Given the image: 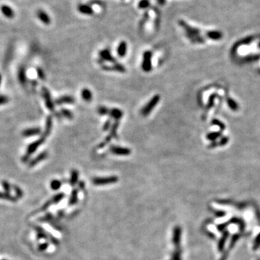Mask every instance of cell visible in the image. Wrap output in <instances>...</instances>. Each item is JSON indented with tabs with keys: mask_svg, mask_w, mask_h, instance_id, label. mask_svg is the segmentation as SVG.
<instances>
[{
	"mask_svg": "<svg viewBox=\"0 0 260 260\" xmlns=\"http://www.w3.org/2000/svg\"><path fill=\"white\" fill-rule=\"evenodd\" d=\"M53 126V120L52 117L51 116H48L46 118V128H45V131L43 132V135H46V137H48L50 135L51 131H52Z\"/></svg>",
	"mask_w": 260,
	"mask_h": 260,
	"instance_id": "d6986e66",
	"label": "cell"
},
{
	"mask_svg": "<svg viewBox=\"0 0 260 260\" xmlns=\"http://www.w3.org/2000/svg\"><path fill=\"white\" fill-rule=\"evenodd\" d=\"M7 102H8V98L4 95L0 96V105L5 104V103H6Z\"/></svg>",
	"mask_w": 260,
	"mask_h": 260,
	"instance_id": "4dcf8cb0",
	"label": "cell"
},
{
	"mask_svg": "<svg viewBox=\"0 0 260 260\" xmlns=\"http://www.w3.org/2000/svg\"><path fill=\"white\" fill-rule=\"evenodd\" d=\"M75 101V98L73 97H72V96L64 95L60 97L59 98H58L57 100H56L55 103L57 105H62L65 104V103H69V104H71V103H74Z\"/></svg>",
	"mask_w": 260,
	"mask_h": 260,
	"instance_id": "7c38bea8",
	"label": "cell"
},
{
	"mask_svg": "<svg viewBox=\"0 0 260 260\" xmlns=\"http://www.w3.org/2000/svg\"><path fill=\"white\" fill-rule=\"evenodd\" d=\"M61 114L62 116H63L64 117L69 118V119H72L73 118V114L70 111L67 110L66 108H62L61 110Z\"/></svg>",
	"mask_w": 260,
	"mask_h": 260,
	"instance_id": "603a6c76",
	"label": "cell"
},
{
	"mask_svg": "<svg viewBox=\"0 0 260 260\" xmlns=\"http://www.w3.org/2000/svg\"><path fill=\"white\" fill-rule=\"evenodd\" d=\"M111 127V121L110 120H107L106 122H105V123L104 124V125H103V129L104 130V131H107V130L110 129Z\"/></svg>",
	"mask_w": 260,
	"mask_h": 260,
	"instance_id": "1f68e13d",
	"label": "cell"
},
{
	"mask_svg": "<svg viewBox=\"0 0 260 260\" xmlns=\"http://www.w3.org/2000/svg\"><path fill=\"white\" fill-rule=\"evenodd\" d=\"M109 112H110V110L105 106H100L99 108H98V113L100 115H102V116L108 114Z\"/></svg>",
	"mask_w": 260,
	"mask_h": 260,
	"instance_id": "4316f807",
	"label": "cell"
},
{
	"mask_svg": "<svg viewBox=\"0 0 260 260\" xmlns=\"http://www.w3.org/2000/svg\"><path fill=\"white\" fill-rule=\"evenodd\" d=\"M228 105L231 108L233 109V111H236V109L238 108V105L231 99L228 100Z\"/></svg>",
	"mask_w": 260,
	"mask_h": 260,
	"instance_id": "f1b7e54d",
	"label": "cell"
},
{
	"mask_svg": "<svg viewBox=\"0 0 260 260\" xmlns=\"http://www.w3.org/2000/svg\"><path fill=\"white\" fill-rule=\"evenodd\" d=\"M18 79L22 85H25L26 83V76H25V69L21 68L19 70L18 72Z\"/></svg>",
	"mask_w": 260,
	"mask_h": 260,
	"instance_id": "44dd1931",
	"label": "cell"
},
{
	"mask_svg": "<svg viewBox=\"0 0 260 260\" xmlns=\"http://www.w3.org/2000/svg\"><path fill=\"white\" fill-rule=\"evenodd\" d=\"M219 135H220V134H214V133H212V134H210V135H208V136H207V137H208V139H211V140H213V139H215L218 136H219Z\"/></svg>",
	"mask_w": 260,
	"mask_h": 260,
	"instance_id": "d6a6232c",
	"label": "cell"
},
{
	"mask_svg": "<svg viewBox=\"0 0 260 260\" xmlns=\"http://www.w3.org/2000/svg\"><path fill=\"white\" fill-rule=\"evenodd\" d=\"M37 16L39 20H40L43 24H45V25H49L51 23L50 17L48 16V15L47 14L45 11L42 10V9L38 10Z\"/></svg>",
	"mask_w": 260,
	"mask_h": 260,
	"instance_id": "9c48e42d",
	"label": "cell"
},
{
	"mask_svg": "<svg viewBox=\"0 0 260 260\" xmlns=\"http://www.w3.org/2000/svg\"><path fill=\"white\" fill-rule=\"evenodd\" d=\"M100 56L103 60L107 62H112V63H115L116 62V60L115 59V58L112 55L111 52H109L108 49H103L100 52Z\"/></svg>",
	"mask_w": 260,
	"mask_h": 260,
	"instance_id": "ba28073f",
	"label": "cell"
},
{
	"mask_svg": "<svg viewBox=\"0 0 260 260\" xmlns=\"http://www.w3.org/2000/svg\"><path fill=\"white\" fill-rule=\"evenodd\" d=\"M42 93L47 108L49 109L51 112H54V104L53 103L52 98H51V95L48 90L46 88H43Z\"/></svg>",
	"mask_w": 260,
	"mask_h": 260,
	"instance_id": "8992f818",
	"label": "cell"
},
{
	"mask_svg": "<svg viewBox=\"0 0 260 260\" xmlns=\"http://www.w3.org/2000/svg\"><path fill=\"white\" fill-rule=\"evenodd\" d=\"M41 132V130L40 128L35 127V128H31V129H27L24 130L22 132V135L24 137H31V136H35V135H40Z\"/></svg>",
	"mask_w": 260,
	"mask_h": 260,
	"instance_id": "4fadbf2b",
	"label": "cell"
},
{
	"mask_svg": "<svg viewBox=\"0 0 260 260\" xmlns=\"http://www.w3.org/2000/svg\"><path fill=\"white\" fill-rule=\"evenodd\" d=\"M61 186V182L58 180H53L51 182V188L54 190H57Z\"/></svg>",
	"mask_w": 260,
	"mask_h": 260,
	"instance_id": "484cf974",
	"label": "cell"
},
{
	"mask_svg": "<svg viewBox=\"0 0 260 260\" xmlns=\"http://www.w3.org/2000/svg\"><path fill=\"white\" fill-rule=\"evenodd\" d=\"M78 171L73 170L71 173V178H70V183L72 185H74L77 183L78 180Z\"/></svg>",
	"mask_w": 260,
	"mask_h": 260,
	"instance_id": "7402d4cb",
	"label": "cell"
},
{
	"mask_svg": "<svg viewBox=\"0 0 260 260\" xmlns=\"http://www.w3.org/2000/svg\"><path fill=\"white\" fill-rule=\"evenodd\" d=\"M1 82H2V77H1V75H0V85H1Z\"/></svg>",
	"mask_w": 260,
	"mask_h": 260,
	"instance_id": "e575fe53",
	"label": "cell"
},
{
	"mask_svg": "<svg viewBox=\"0 0 260 260\" xmlns=\"http://www.w3.org/2000/svg\"><path fill=\"white\" fill-rule=\"evenodd\" d=\"M109 114H110V116H112V118H114L116 121H118V120H119L120 118H122V116H123V112H122V111L116 108L111 109L110 112H109Z\"/></svg>",
	"mask_w": 260,
	"mask_h": 260,
	"instance_id": "ac0fdd59",
	"label": "cell"
},
{
	"mask_svg": "<svg viewBox=\"0 0 260 260\" xmlns=\"http://www.w3.org/2000/svg\"><path fill=\"white\" fill-rule=\"evenodd\" d=\"M127 44L125 41H122L118 44V46L117 48V54L120 57H124V56L127 54Z\"/></svg>",
	"mask_w": 260,
	"mask_h": 260,
	"instance_id": "e0dca14e",
	"label": "cell"
},
{
	"mask_svg": "<svg viewBox=\"0 0 260 260\" xmlns=\"http://www.w3.org/2000/svg\"><path fill=\"white\" fill-rule=\"evenodd\" d=\"M160 95H155L152 98L149 102L147 103L146 105H145L144 107L142 108L141 111V114L143 116H147L148 115L152 112V109L157 105L158 102L160 101Z\"/></svg>",
	"mask_w": 260,
	"mask_h": 260,
	"instance_id": "3957f363",
	"label": "cell"
},
{
	"mask_svg": "<svg viewBox=\"0 0 260 260\" xmlns=\"http://www.w3.org/2000/svg\"><path fill=\"white\" fill-rule=\"evenodd\" d=\"M118 182V178L116 176H108L102 177V178H95L93 180V182L95 185H105V184H113Z\"/></svg>",
	"mask_w": 260,
	"mask_h": 260,
	"instance_id": "5b68a950",
	"label": "cell"
},
{
	"mask_svg": "<svg viewBox=\"0 0 260 260\" xmlns=\"http://www.w3.org/2000/svg\"><path fill=\"white\" fill-rule=\"evenodd\" d=\"M150 2L149 0H141L138 4V7L139 9H146L150 6Z\"/></svg>",
	"mask_w": 260,
	"mask_h": 260,
	"instance_id": "d4e9b609",
	"label": "cell"
},
{
	"mask_svg": "<svg viewBox=\"0 0 260 260\" xmlns=\"http://www.w3.org/2000/svg\"><path fill=\"white\" fill-rule=\"evenodd\" d=\"M207 36H208L209 38L212 39V40L218 41V40H220V39L223 38V33L220 31H208V33H207Z\"/></svg>",
	"mask_w": 260,
	"mask_h": 260,
	"instance_id": "2e32d148",
	"label": "cell"
},
{
	"mask_svg": "<svg viewBox=\"0 0 260 260\" xmlns=\"http://www.w3.org/2000/svg\"><path fill=\"white\" fill-rule=\"evenodd\" d=\"M178 24L184 28V31H186V36L189 39L190 41L194 39L198 35H200V31L198 28H196L194 27L190 26L189 24H187V22H186L184 20H179L178 21Z\"/></svg>",
	"mask_w": 260,
	"mask_h": 260,
	"instance_id": "7a4b0ae2",
	"label": "cell"
},
{
	"mask_svg": "<svg viewBox=\"0 0 260 260\" xmlns=\"http://www.w3.org/2000/svg\"><path fill=\"white\" fill-rule=\"evenodd\" d=\"M158 5H161V6H163V5H164V4L165 3V0H157Z\"/></svg>",
	"mask_w": 260,
	"mask_h": 260,
	"instance_id": "836d02e7",
	"label": "cell"
},
{
	"mask_svg": "<svg viewBox=\"0 0 260 260\" xmlns=\"http://www.w3.org/2000/svg\"><path fill=\"white\" fill-rule=\"evenodd\" d=\"M103 69H104V70L116 71V72H126V68L124 67V66L118 63L114 64V65H113L112 67H109V66L104 65L103 67Z\"/></svg>",
	"mask_w": 260,
	"mask_h": 260,
	"instance_id": "30bf717a",
	"label": "cell"
},
{
	"mask_svg": "<svg viewBox=\"0 0 260 260\" xmlns=\"http://www.w3.org/2000/svg\"><path fill=\"white\" fill-rule=\"evenodd\" d=\"M81 95H82V97L84 101H87V102H89V101H91L92 97H93L91 91H90L89 89H88V88H84V89L82 90Z\"/></svg>",
	"mask_w": 260,
	"mask_h": 260,
	"instance_id": "ffe728a7",
	"label": "cell"
},
{
	"mask_svg": "<svg viewBox=\"0 0 260 260\" xmlns=\"http://www.w3.org/2000/svg\"><path fill=\"white\" fill-rule=\"evenodd\" d=\"M78 9L80 13L87 15H91L94 12L93 8L88 5H80L78 7Z\"/></svg>",
	"mask_w": 260,
	"mask_h": 260,
	"instance_id": "5bb4252c",
	"label": "cell"
},
{
	"mask_svg": "<svg viewBox=\"0 0 260 260\" xmlns=\"http://www.w3.org/2000/svg\"><path fill=\"white\" fill-rule=\"evenodd\" d=\"M180 239V230L178 228L175 229L174 231V235H173V241L174 242V244H178V240Z\"/></svg>",
	"mask_w": 260,
	"mask_h": 260,
	"instance_id": "83f0119b",
	"label": "cell"
},
{
	"mask_svg": "<svg viewBox=\"0 0 260 260\" xmlns=\"http://www.w3.org/2000/svg\"><path fill=\"white\" fill-rule=\"evenodd\" d=\"M46 135H44L43 134L42 137H41L40 139H38V140L35 141V142H33V143H31V145H30L27 148V151H26V153L25 156H23V158H22V161L24 162V163H26L28 160H29V158L31 157V155L33 153V152H35V150H37L38 148H39V146H41V145L43 144V142H44L45 139L46 138Z\"/></svg>",
	"mask_w": 260,
	"mask_h": 260,
	"instance_id": "6da1fadb",
	"label": "cell"
},
{
	"mask_svg": "<svg viewBox=\"0 0 260 260\" xmlns=\"http://www.w3.org/2000/svg\"><path fill=\"white\" fill-rule=\"evenodd\" d=\"M152 52L150 51H147L143 54L142 69L145 72H149L152 69Z\"/></svg>",
	"mask_w": 260,
	"mask_h": 260,
	"instance_id": "277c9868",
	"label": "cell"
},
{
	"mask_svg": "<svg viewBox=\"0 0 260 260\" xmlns=\"http://www.w3.org/2000/svg\"><path fill=\"white\" fill-rule=\"evenodd\" d=\"M37 74H38V78L41 79V80H43V79L45 78V74L41 69L40 68L37 69Z\"/></svg>",
	"mask_w": 260,
	"mask_h": 260,
	"instance_id": "f546056e",
	"label": "cell"
},
{
	"mask_svg": "<svg viewBox=\"0 0 260 260\" xmlns=\"http://www.w3.org/2000/svg\"><path fill=\"white\" fill-rule=\"evenodd\" d=\"M1 11L2 14L7 18H13L15 16L14 10L11 8L10 7L7 6V5H2L1 7Z\"/></svg>",
	"mask_w": 260,
	"mask_h": 260,
	"instance_id": "9a60e30c",
	"label": "cell"
},
{
	"mask_svg": "<svg viewBox=\"0 0 260 260\" xmlns=\"http://www.w3.org/2000/svg\"><path fill=\"white\" fill-rule=\"evenodd\" d=\"M47 155H48V153H47L46 152H41V153L38 154L36 157L33 158L32 161H31V162H30L29 163V165L31 167H32V166H34L35 165H37L38 163H40V162L43 161V160L46 159L47 158Z\"/></svg>",
	"mask_w": 260,
	"mask_h": 260,
	"instance_id": "8fae6325",
	"label": "cell"
},
{
	"mask_svg": "<svg viewBox=\"0 0 260 260\" xmlns=\"http://www.w3.org/2000/svg\"><path fill=\"white\" fill-rule=\"evenodd\" d=\"M118 127V121H116L115 122V123L113 124L112 129H111V134L109 135L112 136V137H114L115 138V137H117V135H116V131H117Z\"/></svg>",
	"mask_w": 260,
	"mask_h": 260,
	"instance_id": "cb8c5ba5",
	"label": "cell"
},
{
	"mask_svg": "<svg viewBox=\"0 0 260 260\" xmlns=\"http://www.w3.org/2000/svg\"><path fill=\"white\" fill-rule=\"evenodd\" d=\"M110 150L112 153L117 155H129L131 153V150L129 148L119 146H111Z\"/></svg>",
	"mask_w": 260,
	"mask_h": 260,
	"instance_id": "52a82bcc",
	"label": "cell"
}]
</instances>
